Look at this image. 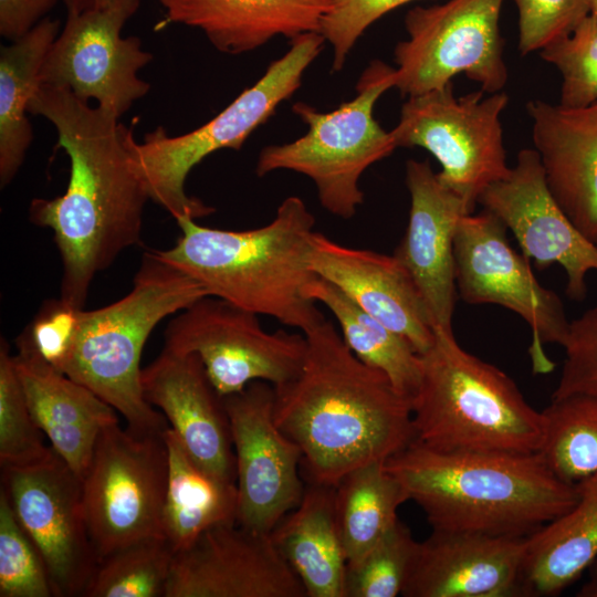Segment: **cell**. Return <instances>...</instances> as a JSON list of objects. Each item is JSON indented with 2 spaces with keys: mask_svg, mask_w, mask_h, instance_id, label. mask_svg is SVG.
Segmentation results:
<instances>
[{
  "mask_svg": "<svg viewBox=\"0 0 597 597\" xmlns=\"http://www.w3.org/2000/svg\"><path fill=\"white\" fill-rule=\"evenodd\" d=\"M145 399L161 410L193 460L211 474L237 483L235 457L223 397L196 354L163 349L142 369Z\"/></svg>",
  "mask_w": 597,
  "mask_h": 597,
  "instance_id": "cell-20",
  "label": "cell"
},
{
  "mask_svg": "<svg viewBox=\"0 0 597 597\" xmlns=\"http://www.w3.org/2000/svg\"><path fill=\"white\" fill-rule=\"evenodd\" d=\"M176 244L156 253L209 295L305 334L326 318L306 295L316 276L310 266L315 218L297 196L285 198L274 219L250 230H223L177 220Z\"/></svg>",
  "mask_w": 597,
  "mask_h": 597,
  "instance_id": "cell-4",
  "label": "cell"
},
{
  "mask_svg": "<svg viewBox=\"0 0 597 597\" xmlns=\"http://www.w3.org/2000/svg\"><path fill=\"white\" fill-rule=\"evenodd\" d=\"M304 335L300 373L274 387V418L301 449L307 482L335 486L416 440L411 401L364 364L328 320Z\"/></svg>",
  "mask_w": 597,
  "mask_h": 597,
  "instance_id": "cell-2",
  "label": "cell"
},
{
  "mask_svg": "<svg viewBox=\"0 0 597 597\" xmlns=\"http://www.w3.org/2000/svg\"><path fill=\"white\" fill-rule=\"evenodd\" d=\"M165 430L122 428L116 422L100 433L81 480L85 517L98 562L135 542L165 537Z\"/></svg>",
  "mask_w": 597,
  "mask_h": 597,
  "instance_id": "cell-9",
  "label": "cell"
},
{
  "mask_svg": "<svg viewBox=\"0 0 597 597\" xmlns=\"http://www.w3.org/2000/svg\"><path fill=\"white\" fill-rule=\"evenodd\" d=\"M66 12H83L109 6L114 0H63Z\"/></svg>",
  "mask_w": 597,
  "mask_h": 597,
  "instance_id": "cell-43",
  "label": "cell"
},
{
  "mask_svg": "<svg viewBox=\"0 0 597 597\" xmlns=\"http://www.w3.org/2000/svg\"><path fill=\"white\" fill-rule=\"evenodd\" d=\"M561 73L559 104L578 107L597 101V21L588 15L568 36L540 51Z\"/></svg>",
  "mask_w": 597,
  "mask_h": 597,
  "instance_id": "cell-37",
  "label": "cell"
},
{
  "mask_svg": "<svg viewBox=\"0 0 597 597\" xmlns=\"http://www.w3.org/2000/svg\"><path fill=\"white\" fill-rule=\"evenodd\" d=\"M395 84L396 69L374 60L359 77L356 96L336 109L320 112L295 103L292 111L307 125V133L294 142L264 147L256 175L275 170L302 174L314 182L326 211L350 219L364 201L362 175L397 148L390 132L374 118L376 102Z\"/></svg>",
  "mask_w": 597,
  "mask_h": 597,
  "instance_id": "cell-8",
  "label": "cell"
},
{
  "mask_svg": "<svg viewBox=\"0 0 597 597\" xmlns=\"http://www.w3.org/2000/svg\"><path fill=\"white\" fill-rule=\"evenodd\" d=\"M259 315L217 296H203L168 323L164 349L196 354L220 396L262 380L280 386L301 370L307 341L303 333L266 332Z\"/></svg>",
  "mask_w": 597,
  "mask_h": 597,
  "instance_id": "cell-12",
  "label": "cell"
},
{
  "mask_svg": "<svg viewBox=\"0 0 597 597\" xmlns=\"http://www.w3.org/2000/svg\"><path fill=\"white\" fill-rule=\"evenodd\" d=\"M478 203L511 230L522 254L544 270L566 272L565 292L576 302L587 295V274L597 271V244L586 238L552 197L534 149H522L509 174L490 185Z\"/></svg>",
  "mask_w": 597,
  "mask_h": 597,
  "instance_id": "cell-17",
  "label": "cell"
},
{
  "mask_svg": "<svg viewBox=\"0 0 597 597\" xmlns=\"http://www.w3.org/2000/svg\"><path fill=\"white\" fill-rule=\"evenodd\" d=\"M28 113L53 124L57 145L70 158L66 191L33 199L29 216L54 233L63 266L60 298L84 308L95 276L140 240L150 199L134 167L132 127L67 88L45 84L36 88Z\"/></svg>",
  "mask_w": 597,
  "mask_h": 597,
  "instance_id": "cell-1",
  "label": "cell"
},
{
  "mask_svg": "<svg viewBox=\"0 0 597 597\" xmlns=\"http://www.w3.org/2000/svg\"><path fill=\"white\" fill-rule=\"evenodd\" d=\"M526 536L434 531L418 549L405 597L521 596Z\"/></svg>",
  "mask_w": 597,
  "mask_h": 597,
  "instance_id": "cell-21",
  "label": "cell"
},
{
  "mask_svg": "<svg viewBox=\"0 0 597 597\" xmlns=\"http://www.w3.org/2000/svg\"><path fill=\"white\" fill-rule=\"evenodd\" d=\"M140 0H114L109 6L66 12L40 73V84L67 88L78 100H91L117 116L124 115L150 88L138 72L153 54L137 36H122Z\"/></svg>",
  "mask_w": 597,
  "mask_h": 597,
  "instance_id": "cell-14",
  "label": "cell"
},
{
  "mask_svg": "<svg viewBox=\"0 0 597 597\" xmlns=\"http://www.w3.org/2000/svg\"><path fill=\"white\" fill-rule=\"evenodd\" d=\"M306 295L334 315L348 348L364 364L383 371L396 390L412 402L422 368L421 355L411 344L318 275L306 286Z\"/></svg>",
  "mask_w": 597,
  "mask_h": 597,
  "instance_id": "cell-30",
  "label": "cell"
},
{
  "mask_svg": "<svg viewBox=\"0 0 597 597\" xmlns=\"http://www.w3.org/2000/svg\"><path fill=\"white\" fill-rule=\"evenodd\" d=\"M421 368L411 402L418 442L440 451L538 452L543 412L507 374L462 348L453 332L434 331Z\"/></svg>",
  "mask_w": 597,
  "mask_h": 597,
  "instance_id": "cell-6",
  "label": "cell"
},
{
  "mask_svg": "<svg viewBox=\"0 0 597 597\" xmlns=\"http://www.w3.org/2000/svg\"><path fill=\"white\" fill-rule=\"evenodd\" d=\"M589 577L591 580H597V558L594 561V563L588 568Z\"/></svg>",
  "mask_w": 597,
  "mask_h": 597,
  "instance_id": "cell-45",
  "label": "cell"
},
{
  "mask_svg": "<svg viewBox=\"0 0 597 597\" xmlns=\"http://www.w3.org/2000/svg\"><path fill=\"white\" fill-rule=\"evenodd\" d=\"M542 412L544 434L538 453L548 469L568 483L597 473V397L552 398Z\"/></svg>",
  "mask_w": 597,
  "mask_h": 597,
  "instance_id": "cell-32",
  "label": "cell"
},
{
  "mask_svg": "<svg viewBox=\"0 0 597 597\" xmlns=\"http://www.w3.org/2000/svg\"><path fill=\"white\" fill-rule=\"evenodd\" d=\"M169 21L199 29L219 51L240 54L282 35L320 32L334 0H158Z\"/></svg>",
  "mask_w": 597,
  "mask_h": 597,
  "instance_id": "cell-25",
  "label": "cell"
},
{
  "mask_svg": "<svg viewBox=\"0 0 597 597\" xmlns=\"http://www.w3.org/2000/svg\"><path fill=\"white\" fill-rule=\"evenodd\" d=\"M164 597H306V591L270 534L230 522L175 553Z\"/></svg>",
  "mask_w": 597,
  "mask_h": 597,
  "instance_id": "cell-18",
  "label": "cell"
},
{
  "mask_svg": "<svg viewBox=\"0 0 597 597\" xmlns=\"http://www.w3.org/2000/svg\"><path fill=\"white\" fill-rule=\"evenodd\" d=\"M325 39L308 32L291 41L290 50L273 61L262 77L245 88L229 106L205 125L179 136H169L157 127L143 143H130L134 167L149 199L163 207L176 221L199 219L214 208L186 192L191 169L212 153L239 149L276 107L300 87L303 74L318 56Z\"/></svg>",
  "mask_w": 597,
  "mask_h": 597,
  "instance_id": "cell-7",
  "label": "cell"
},
{
  "mask_svg": "<svg viewBox=\"0 0 597 597\" xmlns=\"http://www.w3.org/2000/svg\"><path fill=\"white\" fill-rule=\"evenodd\" d=\"M15 343L13 360L31 415L51 447L82 480L100 433L118 422L116 410L46 363L25 331Z\"/></svg>",
  "mask_w": 597,
  "mask_h": 597,
  "instance_id": "cell-24",
  "label": "cell"
},
{
  "mask_svg": "<svg viewBox=\"0 0 597 597\" xmlns=\"http://www.w3.org/2000/svg\"><path fill=\"white\" fill-rule=\"evenodd\" d=\"M524 56L568 36L588 15L589 0H513Z\"/></svg>",
  "mask_w": 597,
  "mask_h": 597,
  "instance_id": "cell-38",
  "label": "cell"
},
{
  "mask_svg": "<svg viewBox=\"0 0 597 597\" xmlns=\"http://www.w3.org/2000/svg\"><path fill=\"white\" fill-rule=\"evenodd\" d=\"M168 481L164 506V534L175 553L190 546L208 528L237 522V483L200 467L174 430L165 432Z\"/></svg>",
  "mask_w": 597,
  "mask_h": 597,
  "instance_id": "cell-28",
  "label": "cell"
},
{
  "mask_svg": "<svg viewBox=\"0 0 597 597\" xmlns=\"http://www.w3.org/2000/svg\"><path fill=\"white\" fill-rule=\"evenodd\" d=\"M34 421L6 339L0 343V465L24 468L53 452Z\"/></svg>",
  "mask_w": 597,
  "mask_h": 597,
  "instance_id": "cell-34",
  "label": "cell"
},
{
  "mask_svg": "<svg viewBox=\"0 0 597 597\" xmlns=\"http://www.w3.org/2000/svg\"><path fill=\"white\" fill-rule=\"evenodd\" d=\"M0 597H54L45 564L0 490Z\"/></svg>",
  "mask_w": 597,
  "mask_h": 597,
  "instance_id": "cell-36",
  "label": "cell"
},
{
  "mask_svg": "<svg viewBox=\"0 0 597 597\" xmlns=\"http://www.w3.org/2000/svg\"><path fill=\"white\" fill-rule=\"evenodd\" d=\"M270 535L306 597H345L347 558L337 526L335 486L307 482L300 504Z\"/></svg>",
  "mask_w": 597,
  "mask_h": 597,
  "instance_id": "cell-27",
  "label": "cell"
},
{
  "mask_svg": "<svg viewBox=\"0 0 597 597\" xmlns=\"http://www.w3.org/2000/svg\"><path fill=\"white\" fill-rule=\"evenodd\" d=\"M545 184L575 227L597 244V101L569 107L528 101Z\"/></svg>",
  "mask_w": 597,
  "mask_h": 597,
  "instance_id": "cell-23",
  "label": "cell"
},
{
  "mask_svg": "<svg viewBox=\"0 0 597 597\" xmlns=\"http://www.w3.org/2000/svg\"><path fill=\"white\" fill-rule=\"evenodd\" d=\"M507 103L503 91L457 97L451 82L409 96L390 134L397 148L428 150L441 166L439 181L474 209L481 193L511 168L501 124Z\"/></svg>",
  "mask_w": 597,
  "mask_h": 597,
  "instance_id": "cell-10",
  "label": "cell"
},
{
  "mask_svg": "<svg viewBox=\"0 0 597 597\" xmlns=\"http://www.w3.org/2000/svg\"><path fill=\"white\" fill-rule=\"evenodd\" d=\"M207 295L200 282L156 251L146 252L124 297L96 310H80L76 334L60 371L111 405L127 426L165 430L169 427L166 417L143 394L142 353L164 318Z\"/></svg>",
  "mask_w": 597,
  "mask_h": 597,
  "instance_id": "cell-5",
  "label": "cell"
},
{
  "mask_svg": "<svg viewBox=\"0 0 597 597\" xmlns=\"http://www.w3.org/2000/svg\"><path fill=\"white\" fill-rule=\"evenodd\" d=\"M562 347L565 358L552 398L597 397V305L570 321Z\"/></svg>",
  "mask_w": 597,
  "mask_h": 597,
  "instance_id": "cell-39",
  "label": "cell"
},
{
  "mask_svg": "<svg viewBox=\"0 0 597 597\" xmlns=\"http://www.w3.org/2000/svg\"><path fill=\"white\" fill-rule=\"evenodd\" d=\"M61 31L45 18L22 38L0 50V184L6 187L22 166L33 132L28 107L40 85L46 54Z\"/></svg>",
  "mask_w": 597,
  "mask_h": 597,
  "instance_id": "cell-29",
  "label": "cell"
},
{
  "mask_svg": "<svg viewBox=\"0 0 597 597\" xmlns=\"http://www.w3.org/2000/svg\"><path fill=\"white\" fill-rule=\"evenodd\" d=\"M576 488L578 499L568 511L526 536L521 596H557L597 558V473Z\"/></svg>",
  "mask_w": 597,
  "mask_h": 597,
  "instance_id": "cell-26",
  "label": "cell"
},
{
  "mask_svg": "<svg viewBox=\"0 0 597 597\" xmlns=\"http://www.w3.org/2000/svg\"><path fill=\"white\" fill-rule=\"evenodd\" d=\"M174 556L165 537L126 545L98 562L83 597H164Z\"/></svg>",
  "mask_w": 597,
  "mask_h": 597,
  "instance_id": "cell-33",
  "label": "cell"
},
{
  "mask_svg": "<svg viewBox=\"0 0 597 597\" xmlns=\"http://www.w3.org/2000/svg\"><path fill=\"white\" fill-rule=\"evenodd\" d=\"M80 310L61 298L48 301L24 329L39 355L57 370L71 350Z\"/></svg>",
  "mask_w": 597,
  "mask_h": 597,
  "instance_id": "cell-41",
  "label": "cell"
},
{
  "mask_svg": "<svg viewBox=\"0 0 597 597\" xmlns=\"http://www.w3.org/2000/svg\"><path fill=\"white\" fill-rule=\"evenodd\" d=\"M504 0H448L415 7L405 17L408 39L395 48L396 84L402 96L423 94L459 74L485 94L507 82L500 14Z\"/></svg>",
  "mask_w": 597,
  "mask_h": 597,
  "instance_id": "cell-11",
  "label": "cell"
},
{
  "mask_svg": "<svg viewBox=\"0 0 597 597\" xmlns=\"http://www.w3.org/2000/svg\"><path fill=\"white\" fill-rule=\"evenodd\" d=\"M1 472V488L45 564L54 597H83L98 559L81 479L54 449L42 462Z\"/></svg>",
  "mask_w": 597,
  "mask_h": 597,
  "instance_id": "cell-15",
  "label": "cell"
},
{
  "mask_svg": "<svg viewBox=\"0 0 597 597\" xmlns=\"http://www.w3.org/2000/svg\"><path fill=\"white\" fill-rule=\"evenodd\" d=\"M577 596L580 597H597V580L587 582L585 585L580 587V589L577 593Z\"/></svg>",
  "mask_w": 597,
  "mask_h": 597,
  "instance_id": "cell-44",
  "label": "cell"
},
{
  "mask_svg": "<svg viewBox=\"0 0 597 597\" xmlns=\"http://www.w3.org/2000/svg\"><path fill=\"white\" fill-rule=\"evenodd\" d=\"M506 227L488 210L461 218L454 238L457 293L469 304L503 306L528 325V355L535 374H548L554 363L545 344L562 346L568 333L561 297L535 277L530 260L509 243Z\"/></svg>",
  "mask_w": 597,
  "mask_h": 597,
  "instance_id": "cell-13",
  "label": "cell"
},
{
  "mask_svg": "<svg viewBox=\"0 0 597 597\" xmlns=\"http://www.w3.org/2000/svg\"><path fill=\"white\" fill-rule=\"evenodd\" d=\"M57 0H0V34L11 42L31 31Z\"/></svg>",
  "mask_w": 597,
  "mask_h": 597,
  "instance_id": "cell-42",
  "label": "cell"
},
{
  "mask_svg": "<svg viewBox=\"0 0 597 597\" xmlns=\"http://www.w3.org/2000/svg\"><path fill=\"white\" fill-rule=\"evenodd\" d=\"M419 542L400 520L357 561L347 564L345 597L402 594Z\"/></svg>",
  "mask_w": 597,
  "mask_h": 597,
  "instance_id": "cell-35",
  "label": "cell"
},
{
  "mask_svg": "<svg viewBox=\"0 0 597 597\" xmlns=\"http://www.w3.org/2000/svg\"><path fill=\"white\" fill-rule=\"evenodd\" d=\"M589 15L597 21V0H589Z\"/></svg>",
  "mask_w": 597,
  "mask_h": 597,
  "instance_id": "cell-46",
  "label": "cell"
},
{
  "mask_svg": "<svg viewBox=\"0 0 597 597\" xmlns=\"http://www.w3.org/2000/svg\"><path fill=\"white\" fill-rule=\"evenodd\" d=\"M385 465L434 531L525 537L578 499L538 452L440 451L415 440Z\"/></svg>",
  "mask_w": 597,
  "mask_h": 597,
  "instance_id": "cell-3",
  "label": "cell"
},
{
  "mask_svg": "<svg viewBox=\"0 0 597 597\" xmlns=\"http://www.w3.org/2000/svg\"><path fill=\"white\" fill-rule=\"evenodd\" d=\"M386 461L362 465L335 485L337 526L347 564L360 558L397 523L398 509L409 501Z\"/></svg>",
  "mask_w": 597,
  "mask_h": 597,
  "instance_id": "cell-31",
  "label": "cell"
},
{
  "mask_svg": "<svg viewBox=\"0 0 597 597\" xmlns=\"http://www.w3.org/2000/svg\"><path fill=\"white\" fill-rule=\"evenodd\" d=\"M415 0H334L320 33L333 48V70L343 69L356 41L375 21Z\"/></svg>",
  "mask_w": 597,
  "mask_h": 597,
  "instance_id": "cell-40",
  "label": "cell"
},
{
  "mask_svg": "<svg viewBox=\"0 0 597 597\" xmlns=\"http://www.w3.org/2000/svg\"><path fill=\"white\" fill-rule=\"evenodd\" d=\"M308 261L316 275L407 339L420 355L432 346L434 332L419 292L394 254L346 247L314 231Z\"/></svg>",
  "mask_w": 597,
  "mask_h": 597,
  "instance_id": "cell-22",
  "label": "cell"
},
{
  "mask_svg": "<svg viewBox=\"0 0 597 597\" xmlns=\"http://www.w3.org/2000/svg\"><path fill=\"white\" fill-rule=\"evenodd\" d=\"M274 386L256 380L223 397L229 417L238 490L237 523L270 534L301 502L302 452L274 418Z\"/></svg>",
  "mask_w": 597,
  "mask_h": 597,
  "instance_id": "cell-16",
  "label": "cell"
},
{
  "mask_svg": "<svg viewBox=\"0 0 597 597\" xmlns=\"http://www.w3.org/2000/svg\"><path fill=\"white\" fill-rule=\"evenodd\" d=\"M405 181L409 220L394 255L412 277L433 332H453L454 238L461 218L473 208L439 181L428 160H408Z\"/></svg>",
  "mask_w": 597,
  "mask_h": 597,
  "instance_id": "cell-19",
  "label": "cell"
}]
</instances>
